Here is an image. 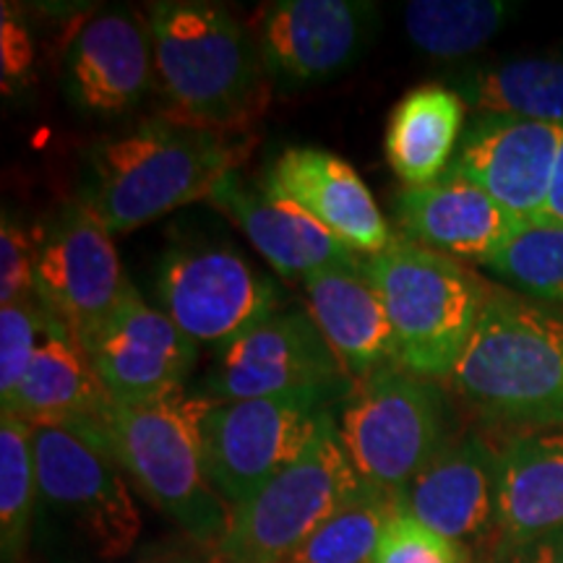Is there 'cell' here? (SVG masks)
<instances>
[{"label": "cell", "mask_w": 563, "mask_h": 563, "mask_svg": "<svg viewBox=\"0 0 563 563\" xmlns=\"http://www.w3.org/2000/svg\"><path fill=\"white\" fill-rule=\"evenodd\" d=\"M235 133L199 129L167 115L97 139L84 152L79 199L112 235L162 220L238 170Z\"/></svg>", "instance_id": "cell-1"}, {"label": "cell", "mask_w": 563, "mask_h": 563, "mask_svg": "<svg viewBox=\"0 0 563 563\" xmlns=\"http://www.w3.org/2000/svg\"><path fill=\"white\" fill-rule=\"evenodd\" d=\"M209 407V399L188 389L141 405L108 399L100 412L63 428L108 454L154 509L211 553L228 534L232 511L203 464Z\"/></svg>", "instance_id": "cell-2"}, {"label": "cell", "mask_w": 563, "mask_h": 563, "mask_svg": "<svg viewBox=\"0 0 563 563\" xmlns=\"http://www.w3.org/2000/svg\"><path fill=\"white\" fill-rule=\"evenodd\" d=\"M144 16L162 115L235 136L262 115L269 74L256 34L228 5L157 0Z\"/></svg>", "instance_id": "cell-3"}, {"label": "cell", "mask_w": 563, "mask_h": 563, "mask_svg": "<svg viewBox=\"0 0 563 563\" xmlns=\"http://www.w3.org/2000/svg\"><path fill=\"white\" fill-rule=\"evenodd\" d=\"M446 384L488 422L563 428V308L490 285L473 342Z\"/></svg>", "instance_id": "cell-4"}, {"label": "cell", "mask_w": 563, "mask_h": 563, "mask_svg": "<svg viewBox=\"0 0 563 563\" xmlns=\"http://www.w3.org/2000/svg\"><path fill=\"white\" fill-rule=\"evenodd\" d=\"M394 336V363L431 382H446L481 321L488 282L452 256L397 235L389 249L365 256Z\"/></svg>", "instance_id": "cell-5"}, {"label": "cell", "mask_w": 563, "mask_h": 563, "mask_svg": "<svg viewBox=\"0 0 563 563\" xmlns=\"http://www.w3.org/2000/svg\"><path fill=\"white\" fill-rule=\"evenodd\" d=\"M336 433L373 490L399 498L428 462L454 439V418L441 382L402 365H384L340 402Z\"/></svg>", "instance_id": "cell-6"}, {"label": "cell", "mask_w": 563, "mask_h": 563, "mask_svg": "<svg viewBox=\"0 0 563 563\" xmlns=\"http://www.w3.org/2000/svg\"><path fill=\"white\" fill-rule=\"evenodd\" d=\"M363 485L336 433L332 410L290 467L232 509L228 534L211 551V559L214 563L287 561Z\"/></svg>", "instance_id": "cell-7"}, {"label": "cell", "mask_w": 563, "mask_h": 563, "mask_svg": "<svg viewBox=\"0 0 563 563\" xmlns=\"http://www.w3.org/2000/svg\"><path fill=\"white\" fill-rule=\"evenodd\" d=\"M347 394L302 389L211 405L203 418V464L230 511L290 467L316 439L332 405Z\"/></svg>", "instance_id": "cell-8"}, {"label": "cell", "mask_w": 563, "mask_h": 563, "mask_svg": "<svg viewBox=\"0 0 563 563\" xmlns=\"http://www.w3.org/2000/svg\"><path fill=\"white\" fill-rule=\"evenodd\" d=\"M32 443L45 509L95 561L125 559L144 522L123 470L63 426H32Z\"/></svg>", "instance_id": "cell-9"}, {"label": "cell", "mask_w": 563, "mask_h": 563, "mask_svg": "<svg viewBox=\"0 0 563 563\" xmlns=\"http://www.w3.org/2000/svg\"><path fill=\"white\" fill-rule=\"evenodd\" d=\"M159 308L188 340L220 350L285 308L277 282L228 243H175L154 274Z\"/></svg>", "instance_id": "cell-10"}, {"label": "cell", "mask_w": 563, "mask_h": 563, "mask_svg": "<svg viewBox=\"0 0 563 563\" xmlns=\"http://www.w3.org/2000/svg\"><path fill=\"white\" fill-rule=\"evenodd\" d=\"M34 298L84 344L133 287L112 232L74 196L34 228Z\"/></svg>", "instance_id": "cell-11"}, {"label": "cell", "mask_w": 563, "mask_h": 563, "mask_svg": "<svg viewBox=\"0 0 563 563\" xmlns=\"http://www.w3.org/2000/svg\"><path fill=\"white\" fill-rule=\"evenodd\" d=\"M355 382L336 361L306 308H279L249 332L214 350L199 394L211 405L277 397L302 389L352 391Z\"/></svg>", "instance_id": "cell-12"}, {"label": "cell", "mask_w": 563, "mask_h": 563, "mask_svg": "<svg viewBox=\"0 0 563 563\" xmlns=\"http://www.w3.org/2000/svg\"><path fill=\"white\" fill-rule=\"evenodd\" d=\"M378 9L365 0H277L258 13L256 42L272 87L295 91L342 76L368 53Z\"/></svg>", "instance_id": "cell-13"}, {"label": "cell", "mask_w": 563, "mask_h": 563, "mask_svg": "<svg viewBox=\"0 0 563 563\" xmlns=\"http://www.w3.org/2000/svg\"><path fill=\"white\" fill-rule=\"evenodd\" d=\"M60 87L68 108L89 121H115L154 89L152 37L144 13L104 9L70 34Z\"/></svg>", "instance_id": "cell-14"}, {"label": "cell", "mask_w": 563, "mask_h": 563, "mask_svg": "<svg viewBox=\"0 0 563 563\" xmlns=\"http://www.w3.org/2000/svg\"><path fill=\"white\" fill-rule=\"evenodd\" d=\"M81 347L108 397L121 405L152 402L186 389L199 361V344L188 340L159 306H150L136 285Z\"/></svg>", "instance_id": "cell-15"}, {"label": "cell", "mask_w": 563, "mask_h": 563, "mask_svg": "<svg viewBox=\"0 0 563 563\" xmlns=\"http://www.w3.org/2000/svg\"><path fill=\"white\" fill-rule=\"evenodd\" d=\"M563 125L475 115L464 125L446 175L483 188L522 222L540 220L553 186Z\"/></svg>", "instance_id": "cell-16"}, {"label": "cell", "mask_w": 563, "mask_h": 563, "mask_svg": "<svg viewBox=\"0 0 563 563\" xmlns=\"http://www.w3.org/2000/svg\"><path fill=\"white\" fill-rule=\"evenodd\" d=\"M498 485L501 446H493L481 431H464L399 493L397 511L467 548L496 540Z\"/></svg>", "instance_id": "cell-17"}, {"label": "cell", "mask_w": 563, "mask_h": 563, "mask_svg": "<svg viewBox=\"0 0 563 563\" xmlns=\"http://www.w3.org/2000/svg\"><path fill=\"white\" fill-rule=\"evenodd\" d=\"M266 191L298 203L336 241L363 256H376L397 238L355 167L319 146H290L264 173Z\"/></svg>", "instance_id": "cell-18"}, {"label": "cell", "mask_w": 563, "mask_h": 563, "mask_svg": "<svg viewBox=\"0 0 563 563\" xmlns=\"http://www.w3.org/2000/svg\"><path fill=\"white\" fill-rule=\"evenodd\" d=\"M391 209L399 235L407 241L477 264L490 258L522 224L483 188L452 175L428 186L399 188Z\"/></svg>", "instance_id": "cell-19"}, {"label": "cell", "mask_w": 563, "mask_h": 563, "mask_svg": "<svg viewBox=\"0 0 563 563\" xmlns=\"http://www.w3.org/2000/svg\"><path fill=\"white\" fill-rule=\"evenodd\" d=\"M245 232L269 266L282 277H302L336 264H357V253L300 209L279 199L258 183L245 180L241 170H230L211 188L209 199Z\"/></svg>", "instance_id": "cell-20"}, {"label": "cell", "mask_w": 563, "mask_h": 563, "mask_svg": "<svg viewBox=\"0 0 563 563\" xmlns=\"http://www.w3.org/2000/svg\"><path fill=\"white\" fill-rule=\"evenodd\" d=\"M306 311L355 384L394 363L389 316L361 262L308 274Z\"/></svg>", "instance_id": "cell-21"}, {"label": "cell", "mask_w": 563, "mask_h": 563, "mask_svg": "<svg viewBox=\"0 0 563 563\" xmlns=\"http://www.w3.org/2000/svg\"><path fill=\"white\" fill-rule=\"evenodd\" d=\"M563 527V428L517 431L501 443L498 530L511 545Z\"/></svg>", "instance_id": "cell-22"}, {"label": "cell", "mask_w": 563, "mask_h": 563, "mask_svg": "<svg viewBox=\"0 0 563 563\" xmlns=\"http://www.w3.org/2000/svg\"><path fill=\"white\" fill-rule=\"evenodd\" d=\"M108 399L81 342L51 321L24 382L0 405L5 415H16L30 426H68L100 412Z\"/></svg>", "instance_id": "cell-23"}, {"label": "cell", "mask_w": 563, "mask_h": 563, "mask_svg": "<svg viewBox=\"0 0 563 563\" xmlns=\"http://www.w3.org/2000/svg\"><path fill=\"white\" fill-rule=\"evenodd\" d=\"M467 104L452 87L422 84L391 110L386 125V162L405 186H428L443 178L464 133Z\"/></svg>", "instance_id": "cell-24"}, {"label": "cell", "mask_w": 563, "mask_h": 563, "mask_svg": "<svg viewBox=\"0 0 563 563\" xmlns=\"http://www.w3.org/2000/svg\"><path fill=\"white\" fill-rule=\"evenodd\" d=\"M449 87L477 115H509L563 125L561 55H530L470 66L460 70Z\"/></svg>", "instance_id": "cell-25"}, {"label": "cell", "mask_w": 563, "mask_h": 563, "mask_svg": "<svg viewBox=\"0 0 563 563\" xmlns=\"http://www.w3.org/2000/svg\"><path fill=\"white\" fill-rule=\"evenodd\" d=\"M511 16L514 5L504 0H412L402 9L407 40L441 60L481 51Z\"/></svg>", "instance_id": "cell-26"}, {"label": "cell", "mask_w": 563, "mask_h": 563, "mask_svg": "<svg viewBox=\"0 0 563 563\" xmlns=\"http://www.w3.org/2000/svg\"><path fill=\"white\" fill-rule=\"evenodd\" d=\"M40 498L32 426L0 412V553L3 563H19L32 532Z\"/></svg>", "instance_id": "cell-27"}, {"label": "cell", "mask_w": 563, "mask_h": 563, "mask_svg": "<svg viewBox=\"0 0 563 563\" xmlns=\"http://www.w3.org/2000/svg\"><path fill=\"white\" fill-rule=\"evenodd\" d=\"M483 266L525 298L563 306V224L522 222Z\"/></svg>", "instance_id": "cell-28"}, {"label": "cell", "mask_w": 563, "mask_h": 563, "mask_svg": "<svg viewBox=\"0 0 563 563\" xmlns=\"http://www.w3.org/2000/svg\"><path fill=\"white\" fill-rule=\"evenodd\" d=\"M397 498L363 485L282 563H371Z\"/></svg>", "instance_id": "cell-29"}, {"label": "cell", "mask_w": 563, "mask_h": 563, "mask_svg": "<svg viewBox=\"0 0 563 563\" xmlns=\"http://www.w3.org/2000/svg\"><path fill=\"white\" fill-rule=\"evenodd\" d=\"M51 321L37 298L0 306V399H9L24 382Z\"/></svg>", "instance_id": "cell-30"}, {"label": "cell", "mask_w": 563, "mask_h": 563, "mask_svg": "<svg viewBox=\"0 0 563 563\" xmlns=\"http://www.w3.org/2000/svg\"><path fill=\"white\" fill-rule=\"evenodd\" d=\"M371 563H470V555L464 545L402 511H394Z\"/></svg>", "instance_id": "cell-31"}, {"label": "cell", "mask_w": 563, "mask_h": 563, "mask_svg": "<svg viewBox=\"0 0 563 563\" xmlns=\"http://www.w3.org/2000/svg\"><path fill=\"white\" fill-rule=\"evenodd\" d=\"M34 262L37 241L34 228H24L16 217L3 209L0 222V306L34 300Z\"/></svg>", "instance_id": "cell-32"}, {"label": "cell", "mask_w": 563, "mask_h": 563, "mask_svg": "<svg viewBox=\"0 0 563 563\" xmlns=\"http://www.w3.org/2000/svg\"><path fill=\"white\" fill-rule=\"evenodd\" d=\"M481 563H563V527L511 545H493Z\"/></svg>", "instance_id": "cell-33"}, {"label": "cell", "mask_w": 563, "mask_h": 563, "mask_svg": "<svg viewBox=\"0 0 563 563\" xmlns=\"http://www.w3.org/2000/svg\"><path fill=\"white\" fill-rule=\"evenodd\" d=\"M3 74L9 81L21 76V70L32 63V42L21 26L19 13L9 11V5H3Z\"/></svg>", "instance_id": "cell-34"}, {"label": "cell", "mask_w": 563, "mask_h": 563, "mask_svg": "<svg viewBox=\"0 0 563 563\" xmlns=\"http://www.w3.org/2000/svg\"><path fill=\"white\" fill-rule=\"evenodd\" d=\"M543 220H551V222L563 224V144H561L559 162H555L553 186H551V194H548Z\"/></svg>", "instance_id": "cell-35"}, {"label": "cell", "mask_w": 563, "mask_h": 563, "mask_svg": "<svg viewBox=\"0 0 563 563\" xmlns=\"http://www.w3.org/2000/svg\"><path fill=\"white\" fill-rule=\"evenodd\" d=\"M136 563H214V559L201 553H167V555H150V559H141Z\"/></svg>", "instance_id": "cell-36"}]
</instances>
